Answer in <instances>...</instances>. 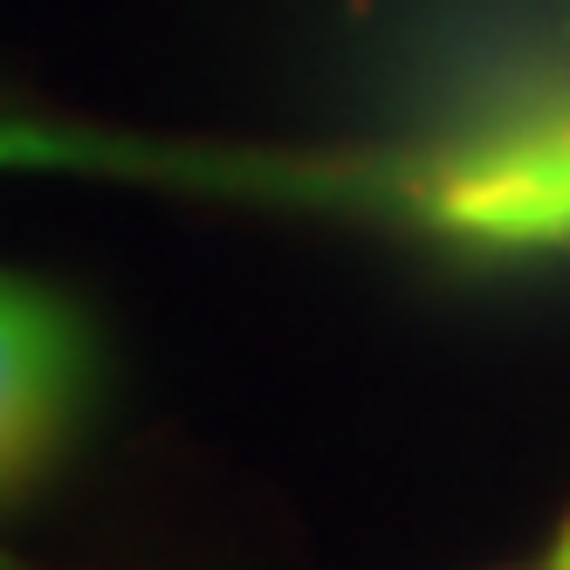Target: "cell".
<instances>
[{
	"label": "cell",
	"instance_id": "cell-1",
	"mask_svg": "<svg viewBox=\"0 0 570 570\" xmlns=\"http://www.w3.org/2000/svg\"><path fill=\"white\" fill-rule=\"evenodd\" d=\"M392 199L468 248H570V104L488 125L392 173Z\"/></svg>",
	"mask_w": 570,
	"mask_h": 570
},
{
	"label": "cell",
	"instance_id": "cell-2",
	"mask_svg": "<svg viewBox=\"0 0 570 570\" xmlns=\"http://www.w3.org/2000/svg\"><path fill=\"white\" fill-rule=\"evenodd\" d=\"M90 399V331L76 303L0 268V502L69 446Z\"/></svg>",
	"mask_w": 570,
	"mask_h": 570
},
{
	"label": "cell",
	"instance_id": "cell-3",
	"mask_svg": "<svg viewBox=\"0 0 570 570\" xmlns=\"http://www.w3.org/2000/svg\"><path fill=\"white\" fill-rule=\"evenodd\" d=\"M0 173H125V179H199V186H248L296 199H351L372 179L344 166H289V158H227V151H166L110 131H69L35 117H0Z\"/></svg>",
	"mask_w": 570,
	"mask_h": 570
},
{
	"label": "cell",
	"instance_id": "cell-4",
	"mask_svg": "<svg viewBox=\"0 0 570 570\" xmlns=\"http://www.w3.org/2000/svg\"><path fill=\"white\" fill-rule=\"evenodd\" d=\"M550 570H570V522H563V537H557V557H550Z\"/></svg>",
	"mask_w": 570,
	"mask_h": 570
},
{
	"label": "cell",
	"instance_id": "cell-5",
	"mask_svg": "<svg viewBox=\"0 0 570 570\" xmlns=\"http://www.w3.org/2000/svg\"><path fill=\"white\" fill-rule=\"evenodd\" d=\"M0 570H14V563H8V557H0Z\"/></svg>",
	"mask_w": 570,
	"mask_h": 570
}]
</instances>
